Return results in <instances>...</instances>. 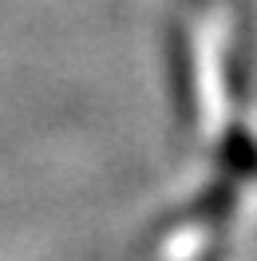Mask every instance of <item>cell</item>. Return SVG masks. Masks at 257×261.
Masks as SVG:
<instances>
[{
    "label": "cell",
    "instance_id": "cell-1",
    "mask_svg": "<svg viewBox=\"0 0 257 261\" xmlns=\"http://www.w3.org/2000/svg\"><path fill=\"white\" fill-rule=\"evenodd\" d=\"M222 166L238 178H253L257 174V143L245 135V130H234L222 143Z\"/></svg>",
    "mask_w": 257,
    "mask_h": 261
}]
</instances>
